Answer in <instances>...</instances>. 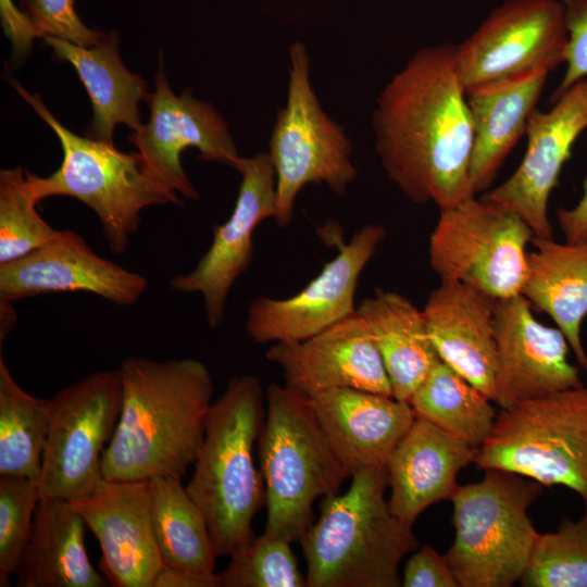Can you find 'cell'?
<instances>
[{
	"label": "cell",
	"mask_w": 587,
	"mask_h": 587,
	"mask_svg": "<svg viewBox=\"0 0 587 587\" xmlns=\"http://www.w3.org/2000/svg\"><path fill=\"white\" fill-rule=\"evenodd\" d=\"M457 45L415 51L379 92L372 113L387 177L412 202L439 209L475 196L469 177L474 130L455 70Z\"/></svg>",
	"instance_id": "6da1fadb"
},
{
	"label": "cell",
	"mask_w": 587,
	"mask_h": 587,
	"mask_svg": "<svg viewBox=\"0 0 587 587\" xmlns=\"http://www.w3.org/2000/svg\"><path fill=\"white\" fill-rule=\"evenodd\" d=\"M122 404L114 434L103 451L102 475L110 480L182 479L204 436L214 384L195 359H125L118 367Z\"/></svg>",
	"instance_id": "7a4b0ae2"
},
{
	"label": "cell",
	"mask_w": 587,
	"mask_h": 587,
	"mask_svg": "<svg viewBox=\"0 0 587 587\" xmlns=\"http://www.w3.org/2000/svg\"><path fill=\"white\" fill-rule=\"evenodd\" d=\"M264 416L260 379L249 374L232 377L207 414L186 489L207 520L217 557L232 555L254 537L252 520L265 494L253 446Z\"/></svg>",
	"instance_id": "3957f363"
},
{
	"label": "cell",
	"mask_w": 587,
	"mask_h": 587,
	"mask_svg": "<svg viewBox=\"0 0 587 587\" xmlns=\"http://www.w3.org/2000/svg\"><path fill=\"white\" fill-rule=\"evenodd\" d=\"M342 495L325 498L300 544L308 587H398V567L419 547L412 525L390 511L386 466L354 472Z\"/></svg>",
	"instance_id": "277c9868"
},
{
	"label": "cell",
	"mask_w": 587,
	"mask_h": 587,
	"mask_svg": "<svg viewBox=\"0 0 587 587\" xmlns=\"http://www.w3.org/2000/svg\"><path fill=\"white\" fill-rule=\"evenodd\" d=\"M264 483V532L300 541L320 497L338 492L351 474L332 448L308 395L271 384L258 439Z\"/></svg>",
	"instance_id": "5b68a950"
},
{
	"label": "cell",
	"mask_w": 587,
	"mask_h": 587,
	"mask_svg": "<svg viewBox=\"0 0 587 587\" xmlns=\"http://www.w3.org/2000/svg\"><path fill=\"white\" fill-rule=\"evenodd\" d=\"M11 84L54 132L62 148L61 164L49 176L26 171L38 203L60 196L79 200L97 215L107 245L115 254L127 250L143 209L167 203L184 205L176 191L146 171L137 151L125 153L113 143L71 132L52 115L37 93L30 95L15 80Z\"/></svg>",
	"instance_id": "8992f818"
},
{
	"label": "cell",
	"mask_w": 587,
	"mask_h": 587,
	"mask_svg": "<svg viewBox=\"0 0 587 587\" xmlns=\"http://www.w3.org/2000/svg\"><path fill=\"white\" fill-rule=\"evenodd\" d=\"M542 485L502 470L457 486L453 544L445 554L460 587H510L524 575L538 532L527 514Z\"/></svg>",
	"instance_id": "52a82bcc"
},
{
	"label": "cell",
	"mask_w": 587,
	"mask_h": 587,
	"mask_svg": "<svg viewBox=\"0 0 587 587\" xmlns=\"http://www.w3.org/2000/svg\"><path fill=\"white\" fill-rule=\"evenodd\" d=\"M474 463L562 485L587 502V387L501 409Z\"/></svg>",
	"instance_id": "ba28073f"
},
{
	"label": "cell",
	"mask_w": 587,
	"mask_h": 587,
	"mask_svg": "<svg viewBox=\"0 0 587 587\" xmlns=\"http://www.w3.org/2000/svg\"><path fill=\"white\" fill-rule=\"evenodd\" d=\"M267 153L276 180L274 221L282 228L292 222L296 199L304 186L324 184L342 196L358 176L351 161V140L323 110L310 79V57L301 41L289 48L287 100L277 112Z\"/></svg>",
	"instance_id": "9c48e42d"
},
{
	"label": "cell",
	"mask_w": 587,
	"mask_h": 587,
	"mask_svg": "<svg viewBox=\"0 0 587 587\" xmlns=\"http://www.w3.org/2000/svg\"><path fill=\"white\" fill-rule=\"evenodd\" d=\"M534 238L514 213L475 196L439 209L429 264L440 283H459L494 300L521 295Z\"/></svg>",
	"instance_id": "30bf717a"
},
{
	"label": "cell",
	"mask_w": 587,
	"mask_h": 587,
	"mask_svg": "<svg viewBox=\"0 0 587 587\" xmlns=\"http://www.w3.org/2000/svg\"><path fill=\"white\" fill-rule=\"evenodd\" d=\"M121 404L118 369L91 373L49 399V432L37 479L40 497L71 502L100 486L102 454Z\"/></svg>",
	"instance_id": "8fae6325"
},
{
	"label": "cell",
	"mask_w": 587,
	"mask_h": 587,
	"mask_svg": "<svg viewBox=\"0 0 587 587\" xmlns=\"http://www.w3.org/2000/svg\"><path fill=\"white\" fill-rule=\"evenodd\" d=\"M567 40L561 0H508L457 45L455 70L465 90L550 73L565 62Z\"/></svg>",
	"instance_id": "7c38bea8"
},
{
	"label": "cell",
	"mask_w": 587,
	"mask_h": 587,
	"mask_svg": "<svg viewBox=\"0 0 587 587\" xmlns=\"http://www.w3.org/2000/svg\"><path fill=\"white\" fill-rule=\"evenodd\" d=\"M386 236L383 225L366 224L302 290L253 300L245 324L249 338L255 344L303 340L353 315L359 277Z\"/></svg>",
	"instance_id": "4fadbf2b"
},
{
	"label": "cell",
	"mask_w": 587,
	"mask_h": 587,
	"mask_svg": "<svg viewBox=\"0 0 587 587\" xmlns=\"http://www.w3.org/2000/svg\"><path fill=\"white\" fill-rule=\"evenodd\" d=\"M147 102L149 121L127 139L153 178L179 196L197 200L199 193L182 166V152L197 148L200 160L233 166L239 154L227 123L211 103L195 99L189 91L176 96L165 76L162 58L154 91Z\"/></svg>",
	"instance_id": "5bb4252c"
},
{
	"label": "cell",
	"mask_w": 587,
	"mask_h": 587,
	"mask_svg": "<svg viewBox=\"0 0 587 587\" xmlns=\"http://www.w3.org/2000/svg\"><path fill=\"white\" fill-rule=\"evenodd\" d=\"M233 167L240 175V184L230 216L213 228L211 246L193 270L170 282L174 291L202 297L211 328L224 321L229 291L252 261L255 228L275 215L276 180L268 153L239 155Z\"/></svg>",
	"instance_id": "9a60e30c"
},
{
	"label": "cell",
	"mask_w": 587,
	"mask_h": 587,
	"mask_svg": "<svg viewBox=\"0 0 587 587\" xmlns=\"http://www.w3.org/2000/svg\"><path fill=\"white\" fill-rule=\"evenodd\" d=\"M587 128V77L573 85L547 112L534 110L527 147L516 171L480 198L523 220L537 238H552L548 215L551 191L577 137Z\"/></svg>",
	"instance_id": "2e32d148"
},
{
	"label": "cell",
	"mask_w": 587,
	"mask_h": 587,
	"mask_svg": "<svg viewBox=\"0 0 587 587\" xmlns=\"http://www.w3.org/2000/svg\"><path fill=\"white\" fill-rule=\"evenodd\" d=\"M495 330L494 402L501 409L583 386L577 367L569 361L566 337L536 320L524 296L495 300Z\"/></svg>",
	"instance_id": "e0dca14e"
},
{
	"label": "cell",
	"mask_w": 587,
	"mask_h": 587,
	"mask_svg": "<svg viewBox=\"0 0 587 587\" xmlns=\"http://www.w3.org/2000/svg\"><path fill=\"white\" fill-rule=\"evenodd\" d=\"M99 542L100 572L113 587H153L163 563L151 517L150 480L103 479L71 501Z\"/></svg>",
	"instance_id": "ac0fdd59"
},
{
	"label": "cell",
	"mask_w": 587,
	"mask_h": 587,
	"mask_svg": "<svg viewBox=\"0 0 587 587\" xmlns=\"http://www.w3.org/2000/svg\"><path fill=\"white\" fill-rule=\"evenodd\" d=\"M147 278L98 255L78 233L64 229L28 254L0 264V299L86 291L116 305L135 304Z\"/></svg>",
	"instance_id": "d6986e66"
},
{
	"label": "cell",
	"mask_w": 587,
	"mask_h": 587,
	"mask_svg": "<svg viewBox=\"0 0 587 587\" xmlns=\"http://www.w3.org/2000/svg\"><path fill=\"white\" fill-rule=\"evenodd\" d=\"M265 358L282 370L287 387L308 396L336 388L392 396L379 351L357 312L307 339L274 342Z\"/></svg>",
	"instance_id": "ffe728a7"
},
{
	"label": "cell",
	"mask_w": 587,
	"mask_h": 587,
	"mask_svg": "<svg viewBox=\"0 0 587 587\" xmlns=\"http://www.w3.org/2000/svg\"><path fill=\"white\" fill-rule=\"evenodd\" d=\"M309 397L332 448L351 475L386 466L415 421L409 402L388 395L336 388Z\"/></svg>",
	"instance_id": "44dd1931"
},
{
	"label": "cell",
	"mask_w": 587,
	"mask_h": 587,
	"mask_svg": "<svg viewBox=\"0 0 587 587\" xmlns=\"http://www.w3.org/2000/svg\"><path fill=\"white\" fill-rule=\"evenodd\" d=\"M441 361L494 402L498 369L495 300L459 283H440L423 309Z\"/></svg>",
	"instance_id": "7402d4cb"
},
{
	"label": "cell",
	"mask_w": 587,
	"mask_h": 587,
	"mask_svg": "<svg viewBox=\"0 0 587 587\" xmlns=\"http://www.w3.org/2000/svg\"><path fill=\"white\" fill-rule=\"evenodd\" d=\"M477 451L415 417L386 463L392 514L413 526L429 505L450 499L458 486V473L475 461Z\"/></svg>",
	"instance_id": "603a6c76"
},
{
	"label": "cell",
	"mask_w": 587,
	"mask_h": 587,
	"mask_svg": "<svg viewBox=\"0 0 587 587\" xmlns=\"http://www.w3.org/2000/svg\"><path fill=\"white\" fill-rule=\"evenodd\" d=\"M548 75L538 72L465 90L474 130L469 167L474 195L489 188L510 151L525 135Z\"/></svg>",
	"instance_id": "cb8c5ba5"
},
{
	"label": "cell",
	"mask_w": 587,
	"mask_h": 587,
	"mask_svg": "<svg viewBox=\"0 0 587 587\" xmlns=\"http://www.w3.org/2000/svg\"><path fill=\"white\" fill-rule=\"evenodd\" d=\"M43 40L52 48L57 60L68 62L75 68L89 96L92 118L88 137L113 143V129L117 124H125L132 132L142 125L139 102H147L150 93L146 80L123 64L116 36L105 35L91 47L53 37Z\"/></svg>",
	"instance_id": "d4e9b609"
},
{
	"label": "cell",
	"mask_w": 587,
	"mask_h": 587,
	"mask_svg": "<svg viewBox=\"0 0 587 587\" xmlns=\"http://www.w3.org/2000/svg\"><path fill=\"white\" fill-rule=\"evenodd\" d=\"M83 517L68 501L40 497L29 542L16 572L18 587H103L90 562Z\"/></svg>",
	"instance_id": "484cf974"
},
{
	"label": "cell",
	"mask_w": 587,
	"mask_h": 587,
	"mask_svg": "<svg viewBox=\"0 0 587 587\" xmlns=\"http://www.w3.org/2000/svg\"><path fill=\"white\" fill-rule=\"evenodd\" d=\"M521 295L547 313L564 334L578 364L587 372L582 324L587 316V239L557 242L533 238Z\"/></svg>",
	"instance_id": "4316f807"
},
{
	"label": "cell",
	"mask_w": 587,
	"mask_h": 587,
	"mask_svg": "<svg viewBox=\"0 0 587 587\" xmlns=\"http://www.w3.org/2000/svg\"><path fill=\"white\" fill-rule=\"evenodd\" d=\"M357 313L376 344L392 397L409 402L440 360L430 341L423 310L399 292L377 288L359 304Z\"/></svg>",
	"instance_id": "83f0119b"
},
{
	"label": "cell",
	"mask_w": 587,
	"mask_h": 587,
	"mask_svg": "<svg viewBox=\"0 0 587 587\" xmlns=\"http://www.w3.org/2000/svg\"><path fill=\"white\" fill-rule=\"evenodd\" d=\"M151 517L163 566L214 573L217 558L207 520L182 479H150Z\"/></svg>",
	"instance_id": "f1b7e54d"
},
{
	"label": "cell",
	"mask_w": 587,
	"mask_h": 587,
	"mask_svg": "<svg viewBox=\"0 0 587 587\" xmlns=\"http://www.w3.org/2000/svg\"><path fill=\"white\" fill-rule=\"evenodd\" d=\"M491 399L439 360L413 392L415 417L479 449L494 427Z\"/></svg>",
	"instance_id": "f546056e"
},
{
	"label": "cell",
	"mask_w": 587,
	"mask_h": 587,
	"mask_svg": "<svg viewBox=\"0 0 587 587\" xmlns=\"http://www.w3.org/2000/svg\"><path fill=\"white\" fill-rule=\"evenodd\" d=\"M49 421V399L23 390L0 355V476L37 482Z\"/></svg>",
	"instance_id": "4dcf8cb0"
},
{
	"label": "cell",
	"mask_w": 587,
	"mask_h": 587,
	"mask_svg": "<svg viewBox=\"0 0 587 587\" xmlns=\"http://www.w3.org/2000/svg\"><path fill=\"white\" fill-rule=\"evenodd\" d=\"M520 583L525 587H587V505L579 520L564 517L555 532L538 534Z\"/></svg>",
	"instance_id": "1f68e13d"
},
{
	"label": "cell",
	"mask_w": 587,
	"mask_h": 587,
	"mask_svg": "<svg viewBox=\"0 0 587 587\" xmlns=\"http://www.w3.org/2000/svg\"><path fill=\"white\" fill-rule=\"evenodd\" d=\"M37 204L26 170L0 172V264L28 254L59 234L37 212Z\"/></svg>",
	"instance_id": "d6a6232c"
},
{
	"label": "cell",
	"mask_w": 587,
	"mask_h": 587,
	"mask_svg": "<svg viewBox=\"0 0 587 587\" xmlns=\"http://www.w3.org/2000/svg\"><path fill=\"white\" fill-rule=\"evenodd\" d=\"M292 542L262 533L235 551L218 574L220 587H305Z\"/></svg>",
	"instance_id": "836d02e7"
},
{
	"label": "cell",
	"mask_w": 587,
	"mask_h": 587,
	"mask_svg": "<svg viewBox=\"0 0 587 587\" xmlns=\"http://www.w3.org/2000/svg\"><path fill=\"white\" fill-rule=\"evenodd\" d=\"M40 492L36 480L0 476V586H10L29 542Z\"/></svg>",
	"instance_id": "e575fe53"
},
{
	"label": "cell",
	"mask_w": 587,
	"mask_h": 587,
	"mask_svg": "<svg viewBox=\"0 0 587 587\" xmlns=\"http://www.w3.org/2000/svg\"><path fill=\"white\" fill-rule=\"evenodd\" d=\"M38 38L53 37L83 47L101 41L105 34L84 24L75 9V0H21Z\"/></svg>",
	"instance_id": "d590c367"
},
{
	"label": "cell",
	"mask_w": 587,
	"mask_h": 587,
	"mask_svg": "<svg viewBox=\"0 0 587 587\" xmlns=\"http://www.w3.org/2000/svg\"><path fill=\"white\" fill-rule=\"evenodd\" d=\"M567 29L566 70L550 97L555 102L573 85L587 77V0H561Z\"/></svg>",
	"instance_id": "8d00e7d4"
},
{
	"label": "cell",
	"mask_w": 587,
	"mask_h": 587,
	"mask_svg": "<svg viewBox=\"0 0 587 587\" xmlns=\"http://www.w3.org/2000/svg\"><path fill=\"white\" fill-rule=\"evenodd\" d=\"M401 585L404 587H459L447 561L429 546L417 549L407 561Z\"/></svg>",
	"instance_id": "74e56055"
},
{
	"label": "cell",
	"mask_w": 587,
	"mask_h": 587,
	"mask_svg": "<svg viewBox=\"0 0 587 587\" xmlns=\"http://www.w3.org/2000/svg\"><path fill=\"white\" fill-rule=\"evenodd\" d=\"M0 21L5 37L11 41L12 58L21 62L30 53L38 34L27 14L13 0H0Z\"/></svg>",
	"instance_id": "f35d334b"
},
{
	"label": "cell",
	"mask_w": 587,
	"mask_h": 587,
	"mask_svg": "<svg viewBox=\"0 0 587 587\" xmlns=\"http://www.w3.org/2000/svg\"><path fill=\"white\" fill-rule=\"evenodd\" d=\"M559 227L565 241L577 242L587 239V177L583 184V196L571 209L557 211Z\"/></svg>",
	"instance_id": "ab89813d"
},
{
	"label": "cell",
	"mask_w": 587,
	"mask_h": 587,
	"mask_svg": "<svg viewBox=\"0 0 587 587\" xmlns=\"http://www.w3.org/2000/svg\"><path fill=\"white\" fill-rule=\"evenodd\" d=\"M153 587H220L218 574L166 567L159 572Z\"/></svg>",
	"instance_id": "60d3db41"
},
{
	"label": "cell",
	"mask_w": 587,
	"mask_h": 587,
	"mask_svg": "<svg viewBox=\"0 0 587 587\" xmlns=\"http://www.w3.org/2000/svg\"><path fill=\"white\" fill-rule=\"evenodd\" d=\"M0 346L2 347V341L7 337L8 333L13 328L15 323V312L12 305V301L0 299Z\"/></svg>",
	"instance_id": "b9f144b4"
}]
</instances>
